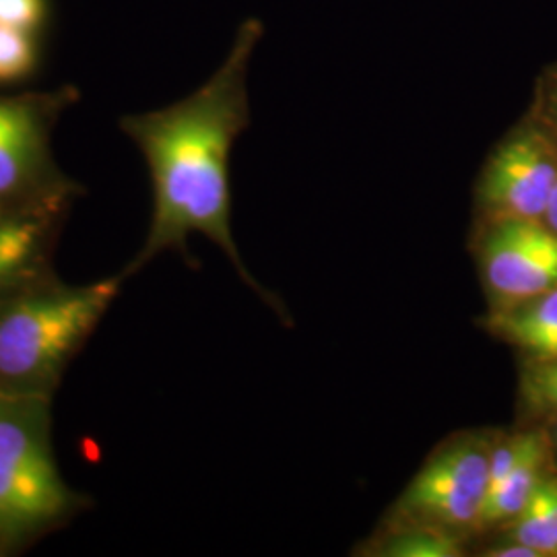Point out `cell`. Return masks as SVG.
Masks as SVG:
<instances>
[{"instance_id":"cell-1","label":"cell","mask_w":557,"mask_h":557,"mask_svg":"<svg viewBox=\"0 0 557 557\" xmlns=\"http://www.w3.org/2000/svg\"><path fill=\"white\" fill-rule=\"evenodd\" d=\"M262 36L259 20L244 21L220 69L197 91L160 110L120 119V131L137 145L153 188L147 236L122 275H137L163 252H178L190 267H199L188 239L200 234L230 259L242 283L289 324L285 304L248 271L232 232L230 160L250 126L248 73Z\"/></svg>"},{"instance_id":"cell-2","label":"cell","mask_w":557,"mask_h":557,"mask_svg":"<svg viewBox=\"0 0 557 557\" xmlns=\"http://www.w3.org/2000/svg\"><path fill=\"white\" fill-rule=\"evenodd\" d=\"M124 283L122 271L91 283L52 275L0 301V393L52 400Z\"/></svg>"},{"instance_id":"cell-3","label":"cell","mask_w":557,"mask_h":557,"mask_svg":"<svg viewBox=\"0 0 557 557\" xmlns=\"http://www.w3.org/2000/svg\"><path fill=\"white\" fill-rule=\"evenodd\" d=\"M91 508L94 498L60 473L52 400L0 393V557L32 549Z\"/></svg>"},{"instance_id":"cell-4","label":"cell","mask_w":557,"mask_h":557,"mask_svg":"<svg viewBox=\"0 0 557 557\" xmlns=\"http://www.w3.org/2000/svg\"><path fill=\"white\" fill-rule=\"evenodd\" d=\"M79 100L75 85L0 96V213L44 200L79 199L85 193L52 149L60 119Z\"/></svg>"},{"instance_id":"cell-5","label":"cell","mask_w":557,"mask_h":557,"mask_svg":"<svg viewBox=\"0 0 557 557\" xmlns=\"http://www.w3.org/2000/svg\"><path fill=\"white\" fill-rule=\"evenodd\" d=\"M496 436V432H460L442 442L384 520L475 537L490 492V455Z\"/></svg>"},{"instance_id":"cell-6","label":"cell","mask_w":557,"mask_h":557,"mask_svg":"<svg viewBox=\"0 0 557 557\" xmlns=\"http://www.w3.org/2000/svg\"><path fill=\"white\" fill-rule=\"evenodd\" d=\"M556 184V145L524 114L479 172L475 227L499 221H543Z\"/></svg>"},{"instance_id":"cell-7","label":"cell","mask_w":557,"mask_h":557,"mask_svg":"<svg viewBox=\"0 0 557 557\" xmlns=\"http://www.w3.org/2000/svg\"><path fill=\"white\" fill-rule=\"evenodd\" d=\"M473 255L490 310L557 287V236L543 221H499L475 227Z\"/></svg>"},{"instance_id":"cell-8","label":"cell","mask_w":557,"mask_h":557,"mask_svg":"<svg viewBox=\"0 0 557 557\" xmlns=\"http://www.w3.org/2000/svg\"><path fill=\"white\" fill-rule=\"evenodd\" d=\"M75 200H44L0 213V301L57 275L54 257Z\"/></svg>"},{"instance_id":"cell-9","label":"cell","mask_w":557,"mask_h":557,"mask_svg":"<svg viewBox=\"0 0 557 557\" xmlns=\"http://www.w3.org/2000/svg\"><path fill=\"white\" fill-rule=\"evenodd\" d=\"M557 469L554 450L545 425H529V438L517 465L496 487L490 490L481 517L478 535L496 531L508 520L518 517L522 508L531 502L543 478Z\"/></svg>"},{"instance_id":"cell-10","label":"cell","mask_w":557,"mask_h":557,"mask_svg":"<svg viewBox=\"0 0 557 557\" xmlns=\"http://www.w3.org/2000/svg\"><path fill=\"white\" fill-rule=\"evenodd\" d=\"M481 326L520 351L524 361L557 359V287L490 310Z\"/></svg>"},{"instance_id":"cell-11","label":"cell","mask_w":557,"mask_h":557,"mask_svg":"<svg viewBox=\"0 0 557 557\" xmlns=\"http://www.w3.org/2000/svg\"><path fill=\"white\" fill-rule=\"evenodd\" d=\"M356 552L368 557H460L465 556V539L434 527L382 520V529Z\"/></svg>"},{"instance_id":"cell-12","label":"cell","mask_w":557,"mask_h":557,"mask_svg":"<svg viewBox=\"0 0 557 557\" xmlns=\"http://www.w3.org/2000/svg\"><path fill=\"white\" fill-rule=\"evenodd\" d=\"M40 59V36L0 25V89L34 79Z\"/></svg>"},{"instance_id":"cell-13","label":"cell","mask_w":557,"mask_h":557,"mask_svg":"<svg viewBox=\"0 0 557 557\" xmlns=\"http://www.w3.org/2000/svg\"><path fill=\"white\" fill-rule=\"evenodd\" d=\"M496 531H499L504 539H512L535 549L541 557H557L556 531L539 487L535 496L522 508V512L508 520L506 524H502Z\"/></svg>"},{"instance_id":"cell-14","label":"cell","mask_w":557,"mask_h":557,"mask_svg":"<svg viewBox=\"0 0 557 557\" xmlns=\"http://www.w3.org/2000/svg\"><path fill=\"white\" fill-rule=\"evenodd\" d=\"M520 407L531 419H547L557 413V359L524 361L520 370Z\"/></svg>"},{"instance_id":"cell-15","label":"cell","mask_w":557,"mask_h":557,"mask_svg":"<svg viewBox=\"0 0 557 557\" xmlns=\"http://www.w3.org/2000/svg\"><path fill=\"white\" fill-rule=\"evenodd\" d=\"M527 116L537 124L557 149V62L545 66L539 75Z\"/></svg>"},{"instance_id":"cell-16","label":"cell","mask_w":557,"mask_h":557,"mask_svg":"<svg viewBox=\"0 0 557 557\" xmlns=\"http://www.w3.org/2000/svg\"><path fill=\"white\" fill-rule=\"evenodd\" d=\"M50 20L48 0H0V25L40 36Z\"/></svg>"},{"instance_id":"cell-17","label":"cell","mask_w":557,"mask_h":557,"mask_svg":"<svg viewBox=\"0 0 557 557\" xmlns=\"http://www.w3.org/2000/svg\"><path fill=\"white\" fill-rule=\"evenodd\" d=\"M481 556L485 557H541L539 556L535 549H531V547H527V545H522V543H518V541H512V539H504L502 541H496V543H492V545H487V547H483V552H481Z\"/></svg>"},{"instance_id":"cell-18","label":"cell","mask_w":557,"mask_h":557,"mask_svg":"<svg viewBox=\"0 0 557 557\" xmlns=\"http://www.w3.org/2000/svg\"><path fill=\"white\" fill-rule=\"evenodd\" d=\"M539 490H541L543 499H545V504H547V512H549V518H552V524H554V531H556L557 537V469L549 471V473L543 478Z\"/></svg>"},{"instance_id":"cell-19","label":"cell","mask_w":557,"mask_h":557,"mask_svg":"<svg viewBox=\"0 0 557 557\" xmlns=\"http://www.w3.org/2000/svg\"><path fill=\"white\" fill-rule=\"evenodd\" d=\"M543 223L547 225V230H552L557 236V184L554 188V195L549 199V205H547V211L543 215Z\"/></svg>"},{"instance_id":"cell-20","label":"cell","mask_w":557,"mask_h":557,"mask_svg":"<svg viewBox=\"0 0 557 557\" xmlns=\"http://www.w3.org/2000/svg\"><path fill=\"white\" fill-rule=\"evenodd\" d=\"M545 428H547V434H549L552 450H554V462H556L557 467V413L556 416H552V418L547 419Z\"/></svg>"}]
</instances>
